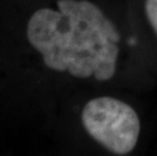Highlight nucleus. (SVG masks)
I'll use <instances>...</instances> for the list:
<instances>
[{
    "mask_svg": "<svg viewBox=\"0 0 157 156\" xmlns=\"http://www.w3.org/2000/svg\"><path fill=\"white\" fill-rule=\"evenodd\" d=\"M120 34L89 0H0V107L36 60L46 73L108 81L117 71Z\"/></svg>",
    "mask_w": 157,
    "mask_h": 156,
    "instance_id": "obj_1",
    "label": "nucleus"
},
{
    "mask_svg": "<svg viewBox=\"0 0 157 156\" xmlns=\"http://www.w3.org/2000/svg\"><path fill=\"white\" fill-rule=\"evenodd\" d=\"M81 123L93 140L117 155L134 150L141 131L135 109L111 96H99L86 102L81 112Z\"/></svg>",
    "mask_w": 157,
    "mask_h": 156,
    "instance_id": "obj_2",
    "label": "nucleus"
},
{
    "mask_svg": "<svg viewBox=\"0 0 157 156\" xmlns=\"http://www.w3.org/2000/svg\"><path fill=\"white\" fill-rule=\"evenodd\" d=\"M145 11L150 25L157 35V0H146Z\"/></svg>",
    "mask_w": 157,
    "mask_h": 156,
    "instance_id": "obj_3",
    "label": "nucleus"
}]
</instances>
